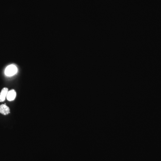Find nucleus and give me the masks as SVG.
Segmentation results:
<instances>
[{
    "instance_id": "nucleus-4",
    "label": "nucleus",
    "mask_w": 161,
    "mask_h": 161,
    "mask_svg": "<svg viewBox=\"0 0 161 161\" xmlns=\"http://www.w3.org/2000/svg\"><path fill=\"white\" fill-rule=\"evenodd\" d=\"M8 92L9 91L7 88H4L2 89L0 93V102H3L5 100Z\"/></svg>"
},
{
    "instance_id": "nucleus-2",
    "label": "nucleus",
    "mask_w": 161,
    "mask_h": 161,
    "mask_svg": "<svg viewBox=\"0 0 161 161\" xmlns=\"http://www.w3.org/2000/svg\"><path fill=\"white\" fill-rule=\"evenodd\" d=\"M10 113V109L9 107L6 104L0 105V113L4 115H7Z\"/></svg>"
},
{
    "instance_id": "nucleus-1",
    "label": "nucleus",
    "mask_w": 161,
    "mask_h": 161,
    "mask_svg": "<svg viewBox=\"0 0 161 161\" xmlns=\"http://www.w3.org/2000/svg\"><path fill=\"white\" fill-rule=\"evenodd\" d=\"M18 72V68L14 64H11L6 68L5 74L6 76L11 77L15 75Z\"/></svg>"
},
{
    "instance_id": "nucleus-3",
    "label": "nucleus",
    "mask_w": 161,
    "mask_h": 161,
    "mask_svg": "<svg viewBox=\"0 0 161 161\" xmlns=\"http://www.w3.org/2000/svg\"><path fill=\"white\" fill-rule=\"evenodd\" d=\"M16 92L14 90H12L8 92L6 98L8 101H11L14 100L16 98Z\"/></svg>"
}]
</instances>
